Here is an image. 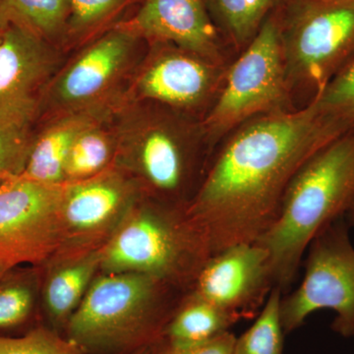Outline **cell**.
Returning <instances> with one entry per match:
<instances>
[{"instance_id":"26","label":"cell","mask_w":354,"mask_h":354,"mask_svg":"<svg viewBox=\"0 0 354 354\" xmlns=\"http://www.w3.org/2000/svg\"><path fill=\"white\" fill-rule=\"evenodd\" d=\"M0 354H86L62 333L39 325L20 337L0 335Z\"/></svg>"},{"instance_id":"24","label":"cell","mask_w":354,"mask_h":354,"mask_svg":"<svg viewBox=\"0 0 354 354\" xmlns=\"http://www.w3.org/2000/svg\"><path fill=\"white\" fill-rule=\"evenodd\" d=\"M319 114L341 133L354 128V58L314 100Z\"/></svg>"},{"instance_id":"19","label":"cell","mask_w":354,"mask_h":354,"mask_svg":"<svg viewBox=\"0 0 354 354\" xmlns=\"http://www.w3.org/2000/svg\"><path fill=\"white\" fill-rule=\"evenodd\" d=\"M115 111L93 121L77 135L65 164V183L86 180L113 167L118 143Z\"/></svg>"},{"instance_id":"7","label":"cell","mask_w":354,"mask_h":354,"mask_svg":"<svg viewBox=\"0 0 354 354\" xmlns=\"http://www.w3.org/2000/svg\"><path fill=\"white\" fill-rule=\"evenodd\" d=\"M147 48L148 41L127 22L77 48L44 91L37 123L65 113H114Z\"/></svg>"},{"instance_id":"33","label":"cell","mask_w":354,"mask_h":354,"mask_svg":"<svg viewBox=\"0 0 354 354\" xmlns=\"http://www.w3.org/2000/svg\"></svg>"},{"instance_id":"14","label":"cell","mask_w":354,"mask_h":354,"mask_svg":"<svg viewBox=\"0 0 354 354\" xmlns=\"http://www.w3.org/2000/svg\"><path fill=\"white\" fill-rule=\"evenodd\" d=\"M144 195L138 183L115 165L86 180L66 183L62 200L66 244L118 227Z\"/></svg>"},{"instance_id":"17","label":"cell","mask_w":354,"mask_h":354,"mask_svg":"<svg viewBox=\"0 0 354 354\" xmlns=\"http://www.w3.org/2000/svg\"><path fill=\"white\" fill-rule=\"evenodd\" d=\"M101 248H94L65 260L51 270L43 291L44 308L51 328L64 334L69 319L101 270Z\"/></svg>"},{"instance_id":"3","label":"cell","mask_w":354,"mask_h":354,"mask_svg":"<svg viewBox=\"0 0 354 354\" xmlns=\"http://www.w3.org/2000/svg\"><path fill=\"white\" fill-rule=\"evenodd\" d=\"M354 202V128L305 160L291 179L276 220L257 241L268 251L276 288L297 278L307 248Z\"/></svg>"},{"instance_id":"22","label":"cell","mask_w":354,"mask_h":354,"mask_svg":"<svg viewBox=\"0 0 354 354\" xmlns=\"http://www.w3.org/2000/svg\"><path fill=\"white\" fill-rule=\"evenodd\" d=\"M283 290L274 288L252 326L235 337L232 354H283L285 330L281 319Z\"/></svg>"},{"instance_id":"9","label":"cell","mask_w":354,"mask_h":354,"mask_svg":"<svg viewBox=\"0 0 354 354\" xmlns=\"http://www.w3.org/2000/svg\"><path fill=\"white\" fill-rule=\"evenodd\" d=\"M346 216L319 232L305 253L304 279L281 297V319L286 334L301 327L314 312L332 310V330L354 337V246Z\"/></svg>"},{"instance_id":"23","label":"cell","mask_w":354,"mask_h":354,"mask_svg":"<svg viewBox=\"0 0 354 354\" xmlns=\"http://www.w3.org/2000/svg\"><path fill=\"white\" fill-rule=\"evenodd\" d=\"M133 0H69L70 18L65 50L79 48L109 29L108 26Z\"/></svg>"},{"instance_id":"29","label":"cell","mask_w":354,"mask_h":354,"mask_svg":"<svg viewBox=\"0 0 354 354\" xmlns=\"http://www.w3.org/2000/svg\"><path fill=\"white\" fill-rule=\"evenodd\" d=\"M346 220L348 221L349 227L354 228V202L351 205V208H349L348 213H346Z\"/></svg>"},{"instance_id":"32","label":"cell","mask_w":354,"mask_h":354,"mask_svg":"<svg viewBox=\"0 0 354 354\" xmlns=\"http://www.w3.org/2000/svg\"><path fill=\"white\" fill-rule=\"evenodd\" d=\"M4 21H6V17H4L3 12H2L1 10V7H0V30H1Z\"/></svg>"},{"instance_id":"21","label":"cell","mask_w":354,"mask_h":354,"mask_svg":"<svg viewBox=\"0 0 354 354\" xmlns=\"http://www.w3.org/2000/svg\"><path fill=\"white\" fill-rule=\"evenodd\" d=\"M6 19L24 26L65 51L70 18L69 0H0Z\"/></svg>"},{"instance_id":"13","label":"cell","mask_w":354,"mask_h":354,"mask_svg":"<svg viewBox=\"0 0 354 354\" xmlns=\"http://www.w3.org/2000/svg\"><path fill=\"white\" fill-rule=\"evenodd\" d=\"M274 288L269 253L253 242L213 254L190 290L242 320L253 318Z\"/></svg>"},{"instance_id":"30","label":"cell","mask_w":354,"mask_h":354,"mask_svg":"<svg viewBox=\"0 0 354 354\" xmlns=\"http://www.w3.org/2000/svg\"><path fill=\"white\" fill-rule=\"evenodd\" d=\"M11 270H12V268L9 267L8 265L4 264V263L0 262V279L6 276L7 272L11 271Z\"/></svg>"},{"instance_id":"20","label":"cell","mask_w":354,"mask_h":354,"mask_svg":"<svg viewBox=\"0 0 354 354\" xmlns=\"http://www.w3.org/2000/svg\"><path fill=\"white\" fill-rule=\"evenodd\" d=\"M283 0H204L214 25L236 57L257 36Z\"/></svg>"},{"instance_id":"31","label":"cell","mask_w":354,"mask_h":354,"mask_svg":"<svg viewBox=\"0 0 354 354\" xmlns=\"http://www.w3.org/2000/svg\"><path fill=\"white\" fill-rule=\"evenodd\" d=\"M151 348H152V346H151ZM151 348L139 349V351H135V353L132 354H150Z\"/></svg>"},{"instance_id":"5","label":"cell","mask_w":354,"mask_h":354,"mask_svg":"<svg viewBox=\"0 0 354 354\" xmlns=\"http://www.w3.org/2000/svg\"><path fill=\"white\" fill-rule=\"evenodd\" d=\"M185 209L142 196L101 247L102 272L146 274L191 288L212 252Z\"/></svg>"},{"instance_id":"2","label":"cell","mask_w":354,"mask_h":354,"mask_svg":"<svg viewBox=\"0 0 354 354\" xmlns=\"http://www.w3.org/2000/svg\"><path fill=\"white\" fill-rule=\"evenodd\" d=\"M114 124V165L148 196L186 208L213 153L202 121L155 102H131L116 109Z\"/></svg>"},{"instance_id":"18","label":"cell","mask_w":354,"mask_h":354,"mask_svg":"<svg viewBox=\"0 0 354 354\" xmlns=\"http://www.w3.org/2000/svg\"><path fill=\"white\" fill-rule=\"evenodd\" d=\"M239 317L189 290L165 326L162 339L174 346H194L230 332Z\"/></svg>"},{"instance_id":"27","label":"cell","mask_w":354,"mask_h":354,"mask_svg":"<svg viewBox=\"0 0 354 354\" xmlns=\"http://www.w3.org/2000/svg\"><path fill=\"white\" fill-rule=\"evenodd\" d=\"M32 128L0 120V185L24 172L34 141Z\"/></svg>"},{"instance_id":"15","label":"cell","mask_w":354,"mask_h":354,"mask_svg":"<svg viewBox=\"0 0 354 354\" xmlns=\"http://www.w3.org/2000/svg\"><path fill=\"white\" fill-rule=\"evenodd\" d=\"M127 23L148 43L167 41L227 64L236 57L221 39L204 0H144Z\"/></svg>"},{"instance_id":"28","label":"cell","mask_w":354,"mask_h":354,"mask_svg":"<svg viewBox=\"0 0 354 354\" xmlns=\"http://www.w3.org/2000/svg\"><path fill=\"white\" fill-rule=\"evenodd\" d=\"M235 337L232 333L227 332L194 346H174L160 339L151 348L150 354H232Z\"/></svg>"},{"instance_id":"25","label":"cell","mask_w":354,"mask_h":354,"mask_svg":"<svg viewBox=\"0 0 354 354\" xmlns=\"http://www.w3.org/2000/svg\"><path fill=\"white\" fill-rule=\"evenodd\" d=\"M10 272L0 279V332L25 325L34 310L35 286L31 276Z\"/></svg>"},{"instance_id":"10","label":"cell","mask_w":354,"mask_h":354,"mask_svg":"<svg viewBox=\"0 0 354 354\" xmlns=\"http://www.w3.org/2000/svg\"><path fill=\"white\" fill-rule=\"evenodd\" d=\"M230 64L167 41L148 43L124 102H155L203 121L220 95Z\"/></svg>"},{"instance_id":"11","label":"cell","mask_w":354,"mask_h":354,"mask_svg":"<svg viewBox=\"0 0 354 354\" xmlns=\"http://www.w3.org/2000/svg\"><path fill=\"white\" fill-rule=\"evenodd\" d=\"M64 184L50 185L24 177L0 185V262L36 265L66 244L62 220Z\"/></svg>"},{"instance_id":"16","label":"cell","mask_w":354,"mask_h":354,"mask_svg":"<svg viewBox=\"0 0 354 354\" xmlns=\"http://www.w3.org/2000/svg\"><path fill=\"white\" fill-rule=\"evenodd\" d=\"M111 113H65L39 122L41 127L35 131L31 152L20 176L50 185L64 184L65 164L77 135L93 121Z\"/></svg>"},{"instance_id":"1","label":"cell","mask_w":354,"mask_h":354,"mask_svg":"<svg viewBox=\"0 0 354 354\" xmlns=\"http://www.w3.org/2000/svg\"><path fill=\"white\" fill-rule=\"evenodd\" d=\"M339 135L313 102L297 111L261 114L228 133L213 151L185 209L212 255L259 241L276 220L300 167Z\"/></svg>"},{"instance_id":"8","label":"cell","mask_w":354,"mask_h":354,"mask_svg":"<svg viewBox=\"0 0 354 354\" xmlns=\"http://www.w3.org/2000/svg\"><path fill=\"white\" fill-rule=\"evenodd\" d=\"M292 111L297 109L286 78L276 9L252 43L228 66L220 95L202 122L214 151L228 133L246 120Z\"/></svg>"},{"instance_id":"6","label":"cell","mask_w":354,"mask_h":354,"mask_svg":"<svg viewBox=\"0 0 354 354\" xmlns=\"http://www.w3.org/2000/svg\"><path fill=\"white\" fill-rule=\"evenodd\" d=\"M277 14L291 100L305 108L354 58V0H283Z\"/></svg>"},{"instance_id":"12","label":"cell","mask_w":354,"mask_h":354,"mask_svg":"<svg viewBox=\"0 0 354 354\" xmlns=\"http://www.w3.org/2000/svg\"><path fill=\"white\" fill-rule=\"evenodd\" d=\"M65 51L6 19L0 30V120L34 127Z\"/></svg>"},{"instance_id":"4","label":"cell","mask_w":354,"mask_h":354,"mask_svg":"<svg viewBox=\"0 0 354 354\" xmlns=\"http://www.w3.org/2000/svg\"><path fill=\"white\" fill-rule=\"evenodd\" d=\"M171 288L146 274L104 272L91 283L64 335L86 354H132L151 348L162 339L176 309L167 301Z\"/></svg>"}]
</instances>
